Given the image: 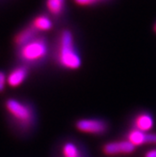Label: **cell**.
Segmentation results:
<instances>
[{"label": "cell", "instance_id": "11", "mask_svg": "<svg viewBox=\"0 0 156 157\" xmlns=\"http://www.w3.org/2000/svg\"><path fill=\"white\" fill-rule=\"evenodd\" d=\"M46 6L53 15H59L63 10L64 0H47Z\"/></svg>", "mask_w": 156, "mask_h": 157}, {"label": "cell", "instance_id": "17", "mask_svg": "<svg viewBox=\"0 0 156 157\" xmlns=\"http://www.w3.org/2000/svg\"><path fill=\"white\" fill-rule=\"evenodd\" d=\"M153 29H154V31L156 32V24L154 25V27H153Z\"/></svg>", "mask_w": 156, "mask_h": 157}, {"label": "cell", "instance_id": "8", "mask_svg": "<svg viewBox=\"0 0 156 157\" xmlns=\"http://www.w3.org/2000/svg\"><path fill=\"white\" fill-rule=\"evenodd\" d=\"M37 34H38V31L31 25H29L15 36V38H14V44L17 46L21 47L25 45V44H27V42H29L30 40H34L36 37H38Z\"/></svg>", "mask_w": 156, "mask_h": 157}, {"label": "cell", "instance_id": "7", "mask_svg": "<svg viewBox=\"0 0 156 157\" xmlns=\"http://www.w3.org/2000/svg\"><path fill=\"white\" fill-rule=\"evenodd\" d=\"M129 141L135 146L142 145L145 143H156V135L146 134L140 130H134L129 135Z\"/></svg>", "mask_w": 156, "mask_h": 157}, {"label": "cell", "instance_id": "15", "mask_svg": "<svg viewBox=\"0 0 156 157\" xmlns=\"http://www.w3.org/2000/svg\"><path fill=\"white\" fill-rule=\"evenodd\" d=\"M145 157H156V150H151L145 154Z\"/></svg>", "mask_w": 156, "mask_h": 157}, {"label": "cell", "instance_id": "14", "mask_svg": "<svg viewBox=\"0 0 156 157\" xmlns=\"http://www.w3.org/2000/svg\"><path fill=\"white\" fill-rule=\"evenodd\" d=\"M74 2L79 6H89L94 4L92 0H74Z\"/></svg>", "mask_w": 156, "mask_h": 157}, {"label": "cell", "instance_id": "12", "mask_svg": "<svg viewBox=\"0 0 156 157\" xmlns=\"http://www.w3.org/2000/svg\"><path fill=\"white\" fill-rule=\"evenodd\" d=\"M62 152L64 157H80V153L78 151L77 147L74 144L68 142L63 146Z\"/></svg>", "mask_w": 156, "mask_h": 157}, {"label": "cell", "instance_id": "4", "mask_svg": "<svg viewBox=\"0 0 156 157\" xmlns=\"http://www.w3.org/2000/svg\"><path fill=\"white\" fill-rule=\"evenodd\" d=\"M76 128L84 133H89L94 135H102L106 132L107 124L101 120L83 119L79 120L75 123Z\"/></svg>", "mask_w": 156, "mask_h": 157}, {"label": "cell", "instance_id": "16", "mask_svg": "<svg viewBox=\"0 0 156 157\" xmlns=\"http://www.w3.org/2000/svg\"><path fill=\"white\" fill-rule=\"evenodd\" d=\"M93 1V3L95 4V3H98V2H101V1H104V0H92Z\"/></svg>", "mask_w": 156, "mask_h": 157}, {"label": "cell", "instance_id": "3", "mask_svg": "<svg viewBox=\"0 0 156 157\" xmlns=\"http://www.w3.org/2000/svg\"><path fill=\"white\" fill-rule=\"evenodd\" d=\"M48 52L47 41L42 37H36L34 40L19 47V58L27 63H36L44 59Z\"/></svg>", "mask_w": 156, "mask_h": 157}, {"label": "cell", "instance_id": "2", "mask_svg": "<svg viewBox=\"0 0 156 157\" xmlns=\"http://www.w3.org/2000/svg\"><path fill=\"white\" fill-rule=\"evenodd\" d=\"M56 59L61 67L69 70H76L81 67L82 60L74 47V37L70 30L66 29L60 34Z\"/></svg>", "mask_w": 156, "mask_h": 157}, {"label": "cell", "instance_id": "6", "mask_svg": "<svg viewBox=\"0 0 156 157\" xmlns=\"http://www.w3.org/2000/svg\"><path fill=\"white\" fill-rule=\"evenodd\" d=\"M28 70L25 66H18L14 68L7 76V82L11 88H17L27 78Z\"/></svg>", "mask_w": 156, "mask_h": 157}, {"label": "cell", "instance_id": "1", "mask_svg": "<svg viewBox=\"0 0 156 157\" xmlns=\"http://www.w3.org/2000/svg\"><path fill=\"white\" fill-rule=\"evenodd\" d=\"M6 109L13 124L23 132H27L35 125L36 116L33 107L16 99H9L6 101Z\"/></svg>", "mask_w": 156, "mask_h": 157}, {"label": "cell", "instance_id": "13", "mask_svg": "<svg viewBox=\"0 0 156 157\" xmlns=\"http://www.w3.org/2000/svg\"><path fill=\"white\" fill-rule=\"evenodd\" d=\"M7 82V76L3 72H0V92L4 91L5 90V86Z\"/></svg>", "mask_w": 156, "mask_h": 157}, {"label": "cell", "instance_id": "5", "mask_svg": "<svg viewBox=\"0 0 156 157\" xmlns=\"http://www.w3.org/2000/svg\"><path fill=\"white\" fill-rule=\"evenodd\" d=\"M135 146L129 140L109 142V143L104 146V151L107 155L132 153L133 151H135Z\"/></svg>", "mask_w": 156, "mask_h": 157}, {"label": "cell", "instance_id": "9", "mask_svg": "<svg viewBox=\"0 0 156 157\" xmlns=\"http://www.w3.org/2000/svg\"><path fill=\"white\" fill-rule=\"evenodd\" d=\"M35 29L39 31H48L53 27V23L51 19L46 15H39L30 24Z\"/></svg>", "mask_w": 156, "mask_h": 157}, {"label": "cell", "instance_id": "10", "mask_svg": "<svg viewBox=\"0 0 156 157\" xmlns=\"http://www.w3.org/2000/svg\"><path fill=\"white\" fill-rule=\"evenodd\" d=\"M135 124H136V127L138 128V130L142 132H147L152 128L153 120L150 115H148V114H142V115H140L136 119Z\"/></svg>", "mask_w": 156, "mask_h": 157}]
</instances>
